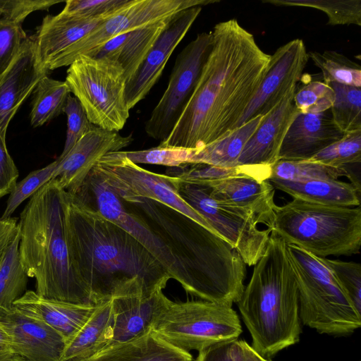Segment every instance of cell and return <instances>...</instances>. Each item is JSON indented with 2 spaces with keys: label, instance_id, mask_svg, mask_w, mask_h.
I'll use <instances>...</instances> for the list:
<instances>
[{
  "label": "cell",
  "instance_id": "6da1fadb",
  "mask_svg": "<svg viewBox=\"0 0 361 361\" xmlns=\"http://www.w3.org/2000/svg\"><path fill=\"white\" fill-rule=\"evenodd\" d=\"M195 88L161 147L199 150L238 128L270 56L235 19L217 23Z\"/></svg>",
  "mask_w": 361,
  "mask_h": 361
},
{
  "label": "cell",
  "instance_id": "7a4b0ae2",
  "mask_svg": "<svg viewBox=\"0 0 361 361\" xmlns=\"http://www.w3.org/2000/svg\"><path fill=\"white\" fill-rule=\"evenodd\" d=\"M121 201L170 250L176 261V281L187 293L231 306L240 300L246 264L231 244L157 201L141 197Z\"/></svg>",
  "mask_w": 361,
  "mask_h": 361
},
{
  "label": "cell",
  "instance_id": "3957f363",
  "mask_svg": "<svg viewBox=\"0 0 361 361\" xmlns=\"http://www.w3.org/2000/svg\"><path fill=\"white\" fill-rule=\"evenodd\" d=\"M66 233L73 266L94 304L110 299L119 286L135 277L149 290H163L171 279L130 234L70 195Z\"/></svg>",
  "mask_w": 361,
  "mask_h": 361
},
{
  "label": "cell",
  "instance_id": "277c9868",
  "mask_svg": "<svg viewBox=\"0 0 361 361\" xmlns=\"http://www.w3.org/2000/svg\"><path fill=\"white\" fill-rule=\"evenodd\" d=\"M69 194L56 178L41 187L20 214L19 251L28 276L42 298L94 304L73 266L66 233Z\"/></svg>",
  "mask_w": 361,
  "mask_h": 361
},
{
  "label": "cell",
  "instance_id": "5b68a950",
  "mask_svg": "<svg viewBox=\"0 0 361 361\" xmlns=\"http://www.w3.org/2000/svg\"><path fill=\"white\" fill-rule=\"evenodd\" d=\"M287 245L271 231L236 302L252 338L250 345L267 359L299 342L302 333L298 285Z\"/></svg>",
  "mask_w": 361,
  "mask_h": 361
},
{
  "label": "cell",
  "instance_id": "8992f818",
  "mask_svg": "<svg viewBox=\"0 0 361 361\" xmlns=\"http://www.w3.org/2000/svg\"><path fill=\"white\" fill-rule=\"evenodd\" d=\"M288 243L326 257L356 255L361 246V209L293 200L275 208L272 229Z\"/></svg>",
  "mask_w": 361,
  "mask_h": 361
},
{
  "label": "cell",
  "instance_id": "52a82bcc",
  "mask_svg": "<svg viewBox=\"0 0 361 361\" xmlns=\"http://www.w3.org/2000/svg\"><path fill=\"white\" fill-rule=\"evenodd\" d=\"M287 244L298 285L301 323L321 334H353L361 326V313L334 275L319 257Z\"/></svg>",
  "mask_w": 361,
  "mask_h": 361
},
{
  "label": "cell",
  "instance_id": "ba28073f",
  "mask_svg": "<svg viewBox=\"0 0 361 361\" xmlns=\"http://www.w3.org/2000/svg\"><path fill=\"white\" fill-rule=\"evenodd\" d=\"M151 331L170 345L189 352L238 339L242 326L231 305L204 300L173 302L166 298Z\"/></svg>",
  "mask_w": 361,
  "mask_h": 361
},
{
  "label": "cell",
  "instance_id": "9c48e42d",
  "mask_svg": "<svg viewBox=\"0 0 361 361\" xmlns=\"http://www.w3.org/2000/svg\"><path fill=\"white\" fill-rule=\"evenodd\" d=\"M65 82L92 124L110 131L123 129L130 110L120 64L106 57L81 55L69 66Z\"/></svg>",
  "mask_w": 361,
  "mask_h": 361
},
{
  "label": "cell",
  "instance_id": "30bf717a",
  "mask_svg": "<svg viewBox=\"0 0 361 361\" xmlns=\"http://www.w3.org/2000/svg\"><path fill=\"white\" fill-rule=\"evenodd\" d=\"M93 169L122 200L141 197L157 201L217 234L206 220L180 196L176 177L143 169L128 159L122 151L106 154Z\"/></svg>",
  "mask_w": 361,
  "mask_h": 361
},
{
  "label": "cell",
  "instance_id": "8fae6325",
  "mask_svg": "<svg viewBox=\"0 0 361 361\" xmlns=\"http://www.w3.org/2000/svg\"><path fill=\"white\" fill-rule=\"evenodd\" d=\"M177 187L180 196L236 250L246 265L258 262L267 248L269 229L259 228L252 216L215 200L206 185L178 178Z\"/></svg>",
  "mask_w": 361,
  "mask_h": 361
},
{
  "label": "cell",
  "instance_id": "7c38bea8",
  "mask_svg": "<svg viewBox=\"0 0 361 361\" xmlns=\"http://www.w3.org/2000/svg\"><path fill=\"white\" fill-rule=\"evenodd\" d=\"M219 2V0H132L119 12L102 21L90 32L61 54L49 71L70 66L78 56H94L114 37L158 21L172 18L195 6Z\"/></svg>",
  "mask_w": 361,
  "mask_h": 361
},
{
  "label": "cell",
  "instance_id": "4fadbf2b",
  "mask_svg": "<svg viewBox=\"0 0 361 361\" xmlns=\"http://www.w3.org/2000/svg\"><path fill=\"white\" fill-rule=\"evenodd\" d=\"M212 46V32H202L176 59L168 86L145 123L148 136L165 140L190 99Z\"/></svg>",
  "mask_w": 361,
  "mask_h": 361
},
{
  "label": "cell",
  "instance_id": "5bb4252c",
  "mask_svg": "<svg viewBox=\"0 0 361 361\" xmlns=\"http://www.w3.org/2000/svg\"><path fill=\"white\" fill-rule=\"evenodd\" d=\"M70 195L75 202L99 212L127 231L159 261L171 279L176 280V261L170 250L142 221L125 208L121 197L94 169L77 191Z\"/></svg>",
  "mask_w": 361,
  "mask_h": 361
},
{
  "label": "cell",
  "instance_id": "9a60e30c",
  "mask_svg": "<svg viewBox=\"0 0 361 361\" xmlns=\"http://www.w3.org/2000/svg\"><path fill=\"white\" fill-rule=\"evenodd\" d=\"M302 39H293L281 46L270 56L267 71L248 104L238 128L249 121L263 116L290 92L295 91L308 61Z\"/></svg>",
  "mask_w": 361,
  "mask_h": 361
},
{
  "label": "cell",
  "instance_id": "2e32d148",
  "mask_svg": "<svg viewBox=\"0 0 361 361\" xmlns=\"http://www.w3.org/2000/svg\"><path fill=\"white\" fill-rule=\"evenodd\" d=\"M166 298L162 289L149 290L137 277L119 286L111 297L114 326L109 345L127 342L151 331Z\"/></svg>",
  "mask_w": 361,
  "mask_h": 361
},
{
  "label": "cell",
  "instance_id": "e0dca14e",
  "mask_svg": "<svg viewBox=\"0 0 361 361\" xmlns=\"http://www.w3.org/2000/svg\"><path fill=\"white\" fill-rule=\"evenodd\" d=\"M133 140L131 135L95 126L80 138L62 158L58 157L52 178L68 194H74L97 162L109 152L121 151Z\"/></svg>",
  "mask_w": 361,
  "mask_h": 361
},
{
  "label": "cell",
  "instance_id": "ac0fdd59",
  "mask_svg": "<svg viewBox=\"0 0 361 361\" xmlns=\"http://www.w3.org/2000/svg\"><path fill=\"white\" fill-rule=\"evenodd\" d=\"M202 6H195L176 14L158 37L135 76L126 87V100L131 109L156 85L174 49L184 38L200 15Z\"/></svg>",
  "mask_w": 361,
  "mask_h": 361
},
{
  "label": "cell",
  "instance_id": "d6986e66",
  "mask_svg": "<svg viewBox=\"0 0 361 361\" xmlns=\"http://www.w3.org/2000/svg\"><path fill=\"white\" fill-rule=\"evenodd\" d=\"M0 327L13 354L23 361H62L64 338L46 324L16 310L0 316Z\"/></svg>",
  "mask_w": 361,
  "mask_h": 361
},
{
  "label": "cell",
  "instance_id": "ffe728a7",
  "mask_svg": "<svg viewBox=\"0 0 361 361\" xmlns=\"http://www.w3.org/2000/svg\"><path fill=\"white\" fill-rule=\"evenodd\" d=\"M217 202L252 216L271 231L275 219V188L268 180L238 176L206 185Z\"/></svg>",
  "mask_w": 361,
  "mask_h": 361
},
{
  "label": "cell",
  "instance_id": "44dd1931",
  "mask_svg": "<svg viewBox=\"0 0 361 361\" xmlns=\"http://www.w3.org/2000/svg\"><path fill=\"white\" fill-rule=\"evenodd\" d=\"M48 71L39 61L31 36L7 69L0 75V126H8L25 99L33 92Z\"/></svg>",
  "mask_w": 361,
  "mask_h": 361
},
{
  "label": "cell",
  "instance_id": "7402d4cb",
  "mask_svg": "<svg viewBox=\"0 0 361 361\" xmlns=\"http://www.w3.org/2000/svg\"><path fill=\"white\" fill-rule=\"evenodd\" d=\"M295 90L263 116L245 143L236 166L272 167L279 160L281 145L291 123L299 114L293 103Z\"/></svg>",
  "mask_w": 361,
  "mask_h": 361
},
{
  "label": "cell",
  "instance_id": "603a6c76",
  "mask_svg": "<svg viewBox=\"0 0 361 361\" xmlns=\"http://www.w3.org/2000/svg\"><path fill=\"white\" fill-rule=\"evenodd\" d=\"M345 134L334 123L330 109L319 114L299 113L285 135L279 160H309Z\"/></svg>",
  "mask_w": 361,
  "mask_h": 361
},
{
  "label": "cell",
  "instance_id": "cb8c5ba5",
  "mask_svg": "<svg viewBox=\"0 0 361 361\" xmlns=\"http://www.w3.org/2000/svg\"><path fill=\"white\" fill-rule=\"evenodd\" d=\"M104 20L86 18L62 12L56 16H46L37 27L36 33L31 36L42 66L49 71L61 54Z\"/></svg>",
  "mask_w": 361,
  "mask_h": 361
},
{
  "label": "cell",
  "instance_id": "d4e9b609",
  "mask_svg": "<svg viewBox=\"0 0 361 361\" xmlns=\"http://www.w3.org/2000/svg\"><path fill=\"white\" fill-rule=\"evenodd\" d=\"M97 304H78L40 297L27 290L13 305L20 313L40 321L70 340L83 326Z\"/></svg>",
  "mask_w": 361,
  "mask_h": 361
},
{
  "label": "cell",
  "instance_id": "484cf974",
  "mask_svg": "<svg viewBox=\"0 0 361 361\" xmlns=\"http://www.w3.org/2000/svg\"><path fill=\"white\" fill-rule=\"evenodd\" d=\"M173 17L114 37L94 56L106 57L120 64L128 82L135 76L155 42Z\"/></svg>",
  "mask_w": 361,
  "mask_h": 361
},
{
  "label": "cell",
  "instance_id": "4316f807",
  "mask_svg": "<svg viewBox=\"0 0 361 361\" xmlns=\"http://www.w3.org/2000/svg\"><path fill=\"white\" fill-rule=\"evenodd\" d=\"M190 352L166 343L152 331L133 340L109 345L75 361H192Z\"/></svg>",
  "mask_w": 361,
  "mask_h": 361
},
{
  "label": "cell",
  "instance_id": "83f0119b",
  "mask_svg": "<svg viewBox=\"0 0 361 361\" xmlns=\"http://www.w3.org/2000/svg\"><path fill=\"white\" fill-rule=\"evenodd\" d=\"M114 314L111 300L97 304L80 330L66 343L62 361L90 357L109 345L113 338Z\"/></svg>",
  "mask_w": 361,
  "mask_h": 361
},
{
  "label": "cell",
  "instance_id": "f1b7e54d",
  "mask_svg": "<svg viewBox=\"0 0 361 361\" xmlns=\"http://www.w3.org/2000/svg\"><path fill=\"white\" fill-rule=\"evenodd\" d=\"M271 185L293 198L330 206L360 205V193L350 184L338 179H317L293 182L269 178Z\"/></svg>",
  "mask_w": 361,
  "mask_h": 361
},
{
  "label": "cell",
  "instance_id": "f546056e",
  "mask_svg": "<svg viewBox=\"0 0 361 361\" xmlns=\"http://www.w3.org/2000/svg\"><path fill=\"white\" fill-rule=\"evenodd\" d=\"M263 116H257L235 128L228 135L199 150H195L190 164H203L219 167H234L240 153Z\"/></svg>",
  "mask_w": 361,
  "mask_h": 361
},
{
  "label": "cell",
  "instance_id": "4dcf8cb0",
  "mask_svg": "<svg viewBox=\"0 0 361 361\" xmlns=\"http://www.w3.org/2000/svg\"><path fill=\"white\" fill-rule=\"evenodd\" d=\"M19 243L18 228L0 262V316L11 312L14 302L27 291L28 276L22 264Z\"/></svg>",
  "mask_w": 361,
  "mask_h": 361
},
{
  "label": "cell",
  "instance_id": "1f68e13d",
  "mask_svg": "<svg viewBox=\"0 0 361 361\" xmlns=\"http://www.w3.org/2000/svg\"><path fill=\"white\" fill-rule=\"evenodd\" d=\"M70 93L65 81L44 77L33 91L30 114L32 126H42L63 113Z\"/></svg>",
  "mask_w": 361,
  "mask_h": 361
},
{
  "label": "cell",
  "instance_id": "d6a6232c",
  "mask_svg": "<svg viewBox=\"0 0 361 361\" xmlns=\"http://www.w3.org/2000/svg\"><path fill=\"white\" fill-rule=\"evenodd\" d=\"M175 176L180 180L206 185L238 176H247L258 180H268L271 178L272 167L236 166L234 167H219L203 164H188L175 167Z\"/></svg>",
  "mask_w": 361,
  "mask_h": 361
},
{
  "label": "cell",
  "instance_id": "836d02e7",
  "mask_svg": "<svg viewBox=\"0 0 361 361\" xmlns=\"http://www.w3.org/2000/svg\"><path fill=\"white\" fill-rule=\"evenodd\" d=\"M262 2L277 6L318 9L327 16L329 25H361L360 0H263Z\"/></svg>",
  "mask_w": 361,
  "mask_h": 361
},
{
  "label": "cell",
  "instance_id": "e575fe53",
  "mask_svg": "<svg viewBox=\"0 0 361 361\" xmlns=\"http://www.w3.org/2000/svg\"><path fill=\"white\" fill-rule=\"evenodd\" d=\"M335 99L330 109L336 126L344 133L361 130V87L336 82L326 83Z\"/></svg>",
  "mask_w": 361,
  "mask_h": 361
},
{
  "label": "cell",
  "instance_id": "d590c367",
  "mask_svg": "<svg viewBox=\"0 0 361 361\" xmlns=\"http://www.w3.org/2000/svg\"><path fill=\"white\" fill-rule=\"evenodd\" d=\"M323 75L325 83L336 82L361 87V67L345 55L335 51L307 53Z\"/></svg>",
  "mask_w": 361,
  "mask_h": 361
},
{
  "label": "cell",
  "instance_id": "8d00e7d4",
  "mask_svg": "<svg viewBox=\"0 0 361 361\" xmlns=\"http://www.w3.org/2000/svg\"><path fill=\"white\" fill-rule=\"evenodd\" d=\"M345 167L336 168L311 160H279L272 166L270 178L305 182L317 179H338L346 176Z\"/></svg>",
  "mask_w": 361,
  "mask_h": 361
},
{
  "label": "cell",
  "instance_id": "74e56055",
  "mask_svg": "<svg viewBox=\"0 0 361 361\" xmlns=\"http://www.w3.org/2000/svg\"><path fill=\"white\" fill-rule=\"evenodd\" d=\"M309 160L336 168L360 164L361 130L345 133Z\"/></svg>",
  "mask_w": 361,
  "mask_h": 361
},
{
  "label": "cell",
  "instance_id": "f35d334b",
  "mask_svg": "<svg viewBox=\"0 0 361 361\" xmlns=\"http://www.w3.org/2000/svg\"><path fill=\"white\" fill-rule=\"evenodd\" d=\"M319 258L334 275L357 312L361 313L360 264L326 257Z\"/></svg>",
  "mask_w": 361,
  "mask_h": 361
},
{
  "label": "cell",
  "instance_id": "ab89813d",
  "mask_svg": "<svg viewBox=\"0 0 361 361\" xmlns=\"http://www.w3.org/2000/svg\"><path fill=\"white\" fill-rule=\"evenodd\" d=\"M334 99V91L329 85L315 80L295 93L293 103L300 114H319L329 110Z\"/></svg>",
  "mask_w": 361,
  "mask_h": 361
},
{
  "label": "cell",
  "instance_id": "60d3db41",
  "mask_svg": "<svg viewBox=\"0 0 361 361\" xmlns=\"http://www.w3.org/2000/svg\"><path fill=\"white\" fill-rule=\"evenodd\" d=\"M56 166L57 161L55 160L44 168L32 171L24 179L17 182L9 194L6 209L0 219L11 218V214L24 200L32 196L52 178Z\"/></svg>",
  "mask_w": 361,
  "mask_h": 361
},
{
  "label": "cell",
  "instance_id": "b9f144b4",
  "mask_svg": "<svg viewBox=\"0 0 361 361\" xmlns=\"http://www.w3.org/2000/svg\"><path fill=\"white\" fill-rule=\"evenodd\" d=\"M195 149L157 147L137 151H122L123 154L133 163L163 165L169 167H180L190 163Z\"/></svg>",
  "mask_w": 361,
  "mask_h": 361
},
{
  "label": "cell",
  "instance_id": "7bdbcfd3",
  "mask_svg": "<svg viewBox=\"0 0 361 361\" xmlns=\"http://www.w3.org/2000/svg\"><path fill=\"white\" fill-rule=\"evenodd\" d=\"M132 0H68L63 13L86 18H109L128 5Z\"/></svg>",
  "mask_w": 361,
  "mask_h": 361
},
{
  "label": "cell",
  "instance_id": "ee69618b",
  "mask_svg": "<svg viewBox=\"0 0 361 361\" xmlns=\"http://www.w3.org/2000/svg\"><path fill=\"white\" fill-rule=\"evenodd\" d=\"M63 113L67 116V131L64 147L59 158L63 157L85 134L96 126L90 122L82 105L75 97L69 95Z\"/></svg>",
  "mask_w": 361,
  "mask_h": 361
},
{
  "label": "cell",
  "instance_id": "f6af8a7d",
  "mask_svg": "<svg viewBox=\"0 0 361 361\" xmlns=\"http://www.w3.org/2000/svg\"><path fill=\"white\" fill-rule=\"evenodd\" d=\"M27 38L22 25L0 16V75L11 63Z\"/></svg>",
  "mask_w": 361,
  "mask_h": 361
},
{
  "label": "cell",
  "instance_id": "bcb514c9",
  "mask_svg": "<svg viewBox=\"0 0 361 361\" xmlns=\"http://www.w3.org/2000/svg\"><path fill=\"white\" fill-rule=\"evenodd\" d=\"M62 1L51 0H0V16L22 25L25 18L36 11L48 10Z\"/></svg>",
  "mask_w": 361,
  "mask_h": 361
},
{
  "label": "cell",
  "instance_id": "7dc6e473",
  "mask_svg": "<svg viewBox=\"0 0 361 361\" xmlns=\"http://www.w3.org/2000/svg\"><path fill=\"white\" fill-rule=\"evenodd\" d=\"M6 130L0 126V198L14 188L18 171L10 156L6 144Z\"/></svg>",
  "mask_w": 361,
  "mask_h": 361
},
{
  "label": "cell",
  "instance_id": "c3c4849f",
  "mask_svg": "<svg viewBox=\"0 0 361 361\" xmlns=\"http://www.w3.org/2000/svg\"><path fill=\"white\" fill-rule=\"evenodd\" d=\"M238 339L219 343L200 350L195 361H240Z\"/></svg>",
  "mask_w": 361,
  "mask_h": 361
},
{
  "label": "cell",
  "instance_id": "681fc988",
  "mask_svg": "<svg viewBox=\"0 0 361 361\" xmlns=\"http://www.w3.org/2000/svg\"><path fill=\"white\" fill-rule=\"evenodd\" d=\"M16 218L0 219V262L11 242L18 231Z\"/></svg>",
  "mask_w": 361,
  "mask_h": 361
},
{
  "label": "cell",
  "instance_id": "f907efd6",
  "mask_svg": "<svg viewBox=\"0 0 361 361\" xmlns=\"http://www.w3.org/2000/svg\"><path fill=\"white\" fill-rule=\"evenodd\" d=\"M238 356L240 361H267V359L257 353L245 341L238 340Z\"/></svg>",
  "mask_w": 361,
  "mask_h": 361
},
{
  "label": "cell",
  "instance_id": "816d5d0a",
  "mask_svg": "<svg viewBox=\"0 0 361 361\" xmlns=\"http://www.w3.org/2000/svg\"><path fill=\"white\" fill-rule=\"evenodd\" d=\"M15 355L8 345L0 343V361H8Z\"/></svg>",
  "mask_w": 361,
  "mask_h": 361
},
{
  "label": "cell",
  "instance_id": "f5cc1de1",
  "mask_svg": "<svg viewBox=\"0 0 361 361\" xmlns=\"http://www.w3.org/2000/svg\"><path fill=\"white\" fill-rule=\"evenodd\" d=\"M0 343L9 345V338L5 331L0 327Z\"/></svg>",
  "mask_w": 361,
  "mask_h": 361
},
{
  "label": "cell",
  "instance_id": "db71d44e",
  "mask_svg": "<svg viewBox=\"0 0 361 361\" xmlns=\"http://www.w3.org/2000/svg\"><path fill=\"white\" fill-rule=\"evenodd\" d=\"M8 361H23V360L18 355H13Z\"/></svg>",
  "mask_w": 361,
  "mask_h": 361
},
{
  "label": "cell",
  "instance_id": "11a10c76",
  "mask_svg": "<svg viewBox=\"0 0 361 361\" xmlns=\"http://www.w3.org/2000/svg\"><path fill=\"white\" fill-rule=\"evenodd\" d=\"M267 361H271V359H267Z\"/></svg>",
  "mask_w": 361,
  "mask_h": 361
},
{
  "label": "cell",
  "instance_id": "9f6ffc18",
  "mask_svg": "<svg viewBox=\"0 0 361 361\" xmlns=\"http://www.w3.org/2000/svg\"></svg>",
  "mask_w": 361,
  "mask_h": 361
}]
</instances>
